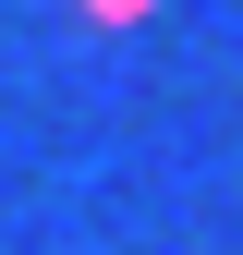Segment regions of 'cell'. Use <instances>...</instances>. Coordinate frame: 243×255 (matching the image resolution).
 Masks as SVG:
<instances>
[{
    "label": "cell",
    "instance_id": "6da1fadb",
    "mask_svg": "<svg viewBox=\"0 0 243 255\" xmlns=\"http://www.w3.org/2000/svg\"><path fill=\"white\" fill-rule=\"evenodd\" d=\"M98 12H146V0H98Z\"/></svg>",
    "mask_w": 243,
    "mask_h": 255
}]
</instances>
